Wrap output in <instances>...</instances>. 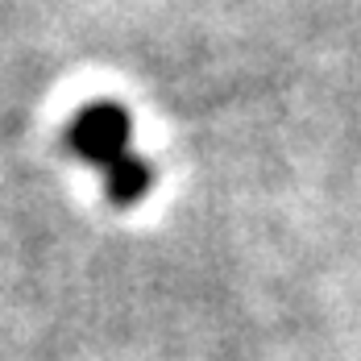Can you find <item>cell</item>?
<instances>
[{
  "instance_id": "obj_1",
  "label": "cell",
  "mask_w": 361,
  "mask_h": 361,
  "mask_svg": "<svg viewBox=\"0 0 361 361\" xmlns=\"http://www.w3.org/2000/svg\"><path fill=\"white\" fill-rule=\"evenodd\" d=\"M129 142H133V121H129V112L121 109V104H109V100L87 104L67 125L71 154H79L83 162H92L100 171H109L112 162H121L125 154H133Z\"/></svg>"
},
{
  "instance_id": "obj_2",
  "label": "cell",
  "mask_w": 361,
  "mask_h": 361,
  "mask_svg": "<svg viewBox=\"0 0 361 361\" xmlns=\"http://www.w3.org/2000/svg\"><path fill=\"white\" fill-rule=\"evenodd\" d=\"M100 175H104V195L116 208L142 204L149 195V187H154V166L145 158H137V154H125L121 162H112L109 171H100Z\"/></svg>"
}]
</instances>
